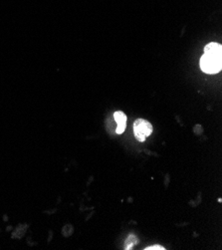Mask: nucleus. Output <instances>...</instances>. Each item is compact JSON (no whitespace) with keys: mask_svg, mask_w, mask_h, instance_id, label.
<instances>
[{"mask_svg":"<svg viewBox=\"0 0 222 250\" xmlns=\"http://www.w3.org/2000/svg\"><path fill=\"white\" fill-rule=\"evenodd\" d=\"M201 69L207 74H216L222 69V46L211 42L204 48V54L200 61Z\"/></svg>","mask_w":222,"mask_h":250,"instance_id":"1","label":"nucleus"},{"mask_svg":"<svg viewBox=\"0 0 222 250\" xmlns=\"http://www.w3.org/2000/svg\"><path fill=\"white\" fill-rule=\"evenodd\" d=\"M153 125L146 120L138 119L134 123L135 137L139 142H144L153 133Z\"/></svg>","mask_w":222,"mask_h":250,"instance_id":"2","label":"nucleus"},{"mask_svg":"<svg viewBox=\"0 0 222 250\" xmlns=\"http://www.w3.org/2000/svg\"><path fill=\"white\" fill-rule=\"evenodd\" d=\"M114 119L117 123V129H116V133L121 135L125 132L126 130V126H127V116L124 112L121 111H118L114 114Z\"/></svg>","mask_w":222,"mask_h":250,"instance_id":"3","label":"nucleus"},{"mask_svg":"<svg viewBox=\"0 0 222 250\" xmlns=\"http://www.w3.org/2000/svg\"><path fill=\"white\" fill-rule=\"evenodd\" d=\"M144 249H146V250H164L165 248L163 246H161V245H153V246L146 247Z\"/></svg>","mask_w":222,"mask_h":250,"instance_id":"5","label":"nucleus"},{"mask_svg":"<svg viewBox=\"0 0 222 250\" xmlns=\"http://www.w3.org/2000/svg\"><path fill=\"white\" fill-rule=\"evenodd\" d=\"M139 243V239L136 235L134 234H131L128 236L126 242H125V249L126 250H131L136 244Z\"/></svg>","mask_w":222,"mask_h":250,"instance_id":"4","label":"nucleus"}]
</instances>
